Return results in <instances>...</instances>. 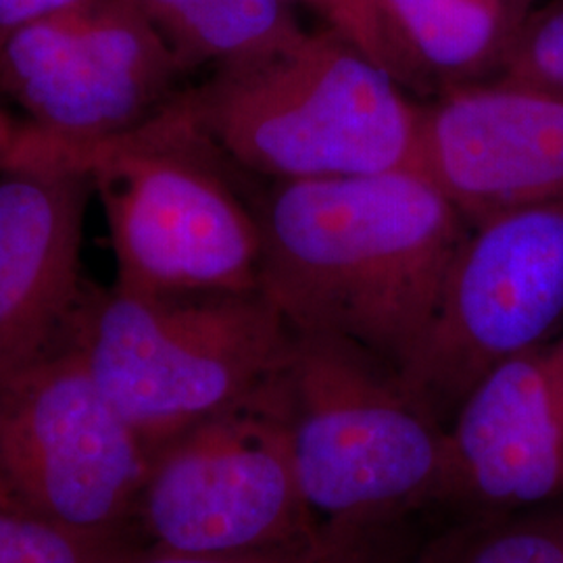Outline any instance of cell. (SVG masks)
<instances>
[{"label": "cell", "instance_id": "6da1fadb", "mask_svg": "<svg viewBox=\"0 0 563 563\" xmlns=\"http://www.w3.org/2000/svg\"><path fill=\"white\" fill-rule=\"evenodd\" d=\"M257 205L260 290L295 332L397 372L422 339L470 222L416 169L274 181Z\"/></svg>", "mask_w": 563, "mask_h": 563}, {"label": "cell", "instance_id": "7a4b0ae2", "mask_svg": "<svg viewBox=\"0 0 563 563\" xmlns=\"http://www.w3.org/2000/svg\"><path fill=\"white\" fill-rule=\"evenodd\" d=\"M181 97L228 162L272 181L411 169L416 155L420 104L328 25L216 69Z\"/></svg>", "mask_w": 563, "mask_h": 563}, {"label": "cell", "instance_id": "3957f363", "mask_svg": "<svg viewBox=\"0 0 563 563\" xmlns=\"http://www.w3.org/2000/svg\"><path fill=\"white\" fill-rule=\"evenodd\" d=\"M20 146L88 174L101 197L115 286L153 295L260 290L262 230L236 167L178 95L113 141L63 146L21 132Z\"/></svg>", "mask_w": 563, "mask_h": 563}, {"label": "cell", "instance_id": "277c9868", "mask_svg": "<svg viewBox=\"0 0 563 563\" xmlns=\"http://www.w3.org/2000/svg\"><path fill=\"white\" fill-rule=\"evenodd\" d=\"M278 401L320 534L443 509L446 428L393 365L355 342L295 332Z\"/></svg>", "mask_w": 563, "mask_h": 563}, {"label": "cell", "instance_id": "5b68a950", "mask_svg": "<svg viewBox=\"0 0 563 563\" xmlns=\"http://www.w3.org/2000/svg\"><path fill=\"white\" fill-rule=\"evenodd\" d=\"M104 397L151 451L255 399L288 365L295 330L262 290L88 292L71 332Z\"/></svg>", "mask_w": 563, "mask_h": 563}, {"label": "cell", "instance_id": "8992f818", "mask_svg": "<svg viewBox=\"0 0 563 563\" xmlns=\"http://www.w3.org/2000/svg\"><path fill=\"white\" fill-rule=\"evenodd\" d=\"M151 449L71 346L0 378V507L88 537H132Z\"/></svg>", "mask_w": 563, "mask_h": 563}, {"label": "cell", "instance_id": "52a82bcc", "mask_svg": "<svg viewBox=\"0 0 563 563\" xmlns=\"http://www.w3.org/2000/svg\"><path fill=\"white\" fill-rule=\"evenodd\" d=\"M278 378L255 399L151 451L132 511L139 543L197 553L318 543L320 528L290 457Z\"/></svg>", "mask_w": 563, "mask_h": 563}, {"label": "cell", "instance_id": "ba28073f", "mask_svg": "<svg viewBox=\"0 0 563 563\" xmlns=\"http://www.w3.org/2000/svg\"><path fill=\"white\" fill-rule=\"evenodd\" d=\"M563 322V201L470 223L422 339L399 369L446 428L493 367L553 341Z\"/></svg>", "mask_w": 563, "mask_h": 563}, {"label": "cell", "instance_id": "9c48e42d", "mask_svg": "<svg viewBox=\"0 0 563 563\" xmlns=\"http://www.w3.org/2000/svg\"><path fill=\"white\" fill-rule=\"evenodd\" d=\"M180 67L134 0L80 4L0 36V90L21 132L63 146L113 141L181 90Z\"/></svg>", "mask_w": 563, "mask_h": 563}, {"label": "cell", "instance_id": "30bf717a", "mask_svg": "<svg viewBox=\"0 0 563 563\" xmlns=\"http://www.w3.org/2000/svg\"><path fill=\"white\" fill-rule=\"evenodd\" d=\"M563 499V336L493 367L446 423L443 509L497 520Z\"/></svg>", "mask_w": 563, "mask_h": 563}, {"label": "cell", "instance_id": "8fae6325", "mask_svg": "<svg viewBox=\"0 0 563 563\" xmlns=\"http://www.w3.org/2000/svg\"><path fill=\"white\" fill-rule=\"evenodd\" d=\"M411 169L470 223L563 201V99L493 80L420 104Z\"/></svg>", "mask_w": 563, "mask_h": 563}, {"label": "cell", "instance_id": "7c38bea8", "mask_svg": "<svg viewBox=\"0 0 563 563\" xmlns=\"http://www.w3.org/2000/svg\"><path fill=\"white\" fill-rule=\"evenodd\" d=\"M86 172L13 146L0 169V378L71 339L81 286Z\"/></svg>", "mask_w": 563, "mask_h": 563}, {"label": "cell", "instance_id": "4fadbf2b", "mask_svg": "<svg viewBox=\"0 0 563 563\" xmlns=\"http://www.w3.org/2000/svg\"><path fill=\"white\" fill-rule=\"evenodd\" d=\"M393 76L432 95L497 80L528 13L518 0H372Z\"/></svg>", "mask_w": 563, "mask_h": 563}, {"label": "cell", "instance_id": "5bb4252c", "mask_svg": "<svg viewBox=\"0 0 563 563\" xmlns=\"http://www.w3.org/2000/svg\"><path fill=\"white\" fill-rule=\"evenodd\" d=\"M181 74L274 53L301 36L290 0H134Z\"/></svg>", "mask_w": 563, "mask_h": 563}, {"label": "cell", "instance_id": "9a60e30c", "mask_svg": "<svg viewBox=\"0 0 563 563\" xmlns=\"http://www.w3.org/2000/svg\"><path fill=\"white\" fill-rule=\"evenodd\" d=\"M444 563H563V499L463 523Z\"/></svg>", "mask_w": 563, "mask_h": 563}, {"label": "cell", "instance_id": "2e32d148", "mask_svg": "<svg viewBox=\"0 0 563 563\" xmlns=\"http://www.w3.org/2000/svg\"><path fill=\"white\" fill-rule=\"evenodd\" d=\"M416 518L362 530L322 532L301 563H444L462 523L444 532L418 537Z\"/></svg>", "mask_w": 563, "mask_h": 563}, {"label": "cell", "instance_id": "e0dca14e", "mask_svg": "<svg viewBox=\"0 0 563 563\" xmlns=\"http://www.w3.org/2000/svg\"><path fill=\"white\" fill-rule=\"evenodd\" d=\"M141 543L132 537H88L0 507V563H121Z\"/></svg>", "mask_w": 563, "mask_h": 563}, {"label": "cell", "instance_id": "ac0fdd59", "mask_svg": "<svg viewBox=\"0 0 563 563\" xmlns=\"http://www.w3.org/2000/svg\"><path fill=\"white\" fill-rule=\"evenodd\" d=\"M497 80L563 99V0L528 13Z\"/></svg>", "mask_w": 563, "mask_h": 563}, {"label": "cell", "instance_id": "d6986e66", "mask_svg": "<svg viewBox=\"0 0 563 563\" xmlns=\"http://www.w3.org/2000/svg\"><path fill=\"white\" fill-rule=\"evenodd\" d=\"M313 9L328 27L360 46L369 59L376 60L393 76V63L384 44L372 0H290ZM395 78V76H393Z\"/></svg>", "mask_w": 563, "mask_h": 563}, {"label": "cell", "instance_id": "ffe728a7", "mask_svg": "<svg viewBox=\"0 0 563 563\" xmlns=\"http://www.w3.org/2000/svg\"><path fill=\"white\" fill-rule=\"evenodd\" d=\"M316 543L246 553H197L141 544L121 563H301Z\"/></svg>", "mask_w": 563, "mask_h": 563}, {"label": "cell", "instance_id": "44dd1931", "mask_svg": "<svg viewBox=\"0 0 563 563\" xmlns=\"http://www.w3.org/2000/svg\"><path fill=\"white\" fill-rule=\"evenodd\" d=\"M80 2L84 0H0V36L57 15Z\"/></svg>", "mask_w": 563, "mask_h": 563}, {"label": "cell", "instance_id": "7402d4cb", "mask_svg": "<svg viewBox=\"0 0 563 563\" xmlns=\"http://www.w3.org/2000/svg\"><path fill=\"white\" fill-rule=\"evenodd\" d=\"M18 136H20V125H15L0 111V157H4V159L9 157Z\"/></svg>", "mask_w": 563, "mask_h": 563}, {"label": "cell", "instance_id": "603a6c76", "mask_svg": "<svg viewBox=\"0 0 563 563\" xmlns=\"http://www.w3.org/2000/svg\"><path fill=\"white\" fill-rule=\"evenodd\" d=\"M518 2L522 4L523 11H528V13L534 9V0H518Z\"/></svg>", "mask_w": 563, "mask_h": 563}, {"label": "cell", "instance_id": "cb8c5ba5", "mask_svg": "<svg viewBox=\"0 0 563 563\" xmlns=\"http://www.w3.org/2000/svg\"><path fill=\"white\" fill-rule=\"evenodd\" d=\"M4 162H7V159H4V157H0V169H2V165H4Z\"/></svg>", "mask_w": 563, "mask_h": 563}]
</instances>
